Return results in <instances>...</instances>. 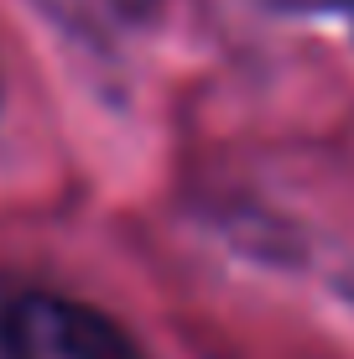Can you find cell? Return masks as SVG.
<instances>
[{
    "instance_id": "6da1fadb",
    "label": "cell",
    "mask_w": 354,
    "mask_h": 359,
    "mask_svg": "<svg viewBox=\"0 0 354 359\" xmlns=\"http://www.w3.org/2000/svg\"><path fill=\"white\" fill-rule=\"evenodd\" d=\"M0 359H146L115 318L68 297H16L0 313Z\"/></svg>"
},
{
    "instance_id": "7a4b0ae2",
    "label": "cell",
    "mask_w": 354,
    "mask_h": 359,
    "mask_svg": "<svg viewBox=\"0 0 354 359\" xmlns=\"http://www.w3.org/2000/svg\"><path fill=\"white\" fill-rule=\"evenodd\" d=\"M287 6H297V11H349L354 0H287Z\"/></svg>"
}]
</instances>
